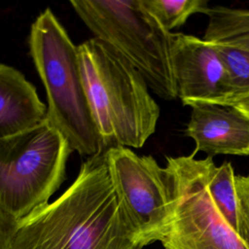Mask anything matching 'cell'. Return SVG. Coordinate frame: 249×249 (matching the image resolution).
Returning a JSON list of instances; mask_svg holds the SVG:
<instances>
[{"label": "cell", "mask_w": 249, "mask_h": 249, "mask_svg": "<svg viewBox=\"0 0 249 249\" xmlns=\"http://www.w3.org/2000/svg\"><path fill=\"white\" fill-rule=\"evenodd\" d=\"M117 195L144 246L159 241L173 211L168 173L152 156L117 146L104 151Z\"/></svg>", "instance_id": "cell-7"}, {"label": "cell", "mask_w": 249, "mask_h": 249, "mask_svg": "<svg viewBox=\"0 0 249 249\" xmlns=\"http://www.w3.org/2000/svg\"><path fill=\"white\" fill-rule=\"evenodd\" d=\"M195 154L166 158L173 211L159 241L164 249H249L217 210L207 189L210 161Z\"/></svg>", "instance_id": "cell-6"}, {"label": "cell", "mask_w": 249, "mask_h": 249, "mask_svg": "<svg viewBox=\"0 0 249 249\" xmlns=\"http://www.w3.org/2000/svg\"><path fill=\"white\" fill-rule=\"evenodd\" d=\"M214 45L229 74L231 107L249 96V51L226 44Z\"/></svg>", "instance_id": "cell-14"}, {"label": "cell", "mask_w": 249, "mask_h": 249, "mask_svg": "<svg viewBox=\"0 0 249 249\" xmlns=\"http://www.w3.org/2000/svg\"><path fill=\"white\" fill-rule=\"evenodd\" d=\"M171 57L177 97L183 105L231 106L229 74L214 44L193 35L173 33Z\"/></svg>", "instance_id": "cell-8"}, {"label": "cell", "mask_w": 249, "mask_h": 249, "mask_svg": "<svg viewBox=\"0 0 249 249\" xmlns=\"http://www.w3.org/2000/svg\"><path fill=\"white\" fill-rule=\"evenodd\" d=\"M70 5L95 38L126 58L159 97H177L171 57L173 33L142 0H72Z\"/></svg>", "instance_id": "cell-4"}, {"label": "cell", "mask_w": 249, "mask_h": 249, "mask_svg": "<svg viewBox=\"0 0 249 249\" xmlns=\"http://www.w3.org/2000/svg\"><path fill=\"white\" fill-rule=\"evenodd\" d=\"M18 224L0 207V249H9Z\"/></svg>", "instance_id": "cell-16"}, {"label": "cell", "mask_w": 249, "mask_h": 249, "mask_svg": "<svg viewBox=\"0 0 249 249\" xmlns=\"http://www.w3.org/2000/svg\"><path fill=\"white\" fill-rule=\"evenodd\" d=\"M104 152L89 158L55 200L19 221L9 249H143Z\"/></svg>", "instance_id": "cell-1"}, {"label": "cell", "mask_w": 249, "mask_h": 249, "mask_svg": "<svg viewBox=\"0 0 249 249\" xmlns=\"http://www.w3.org/2000/svg\"><path fill=\"white\" fill-rule=\"evenodd\" d=\"M85 87L104 149L141 148L153 135L160 106L136 68L107 43L78 46Z\"/></svg>", "instance_id": "cell-2"}, {"label": "cell", "mask_w": 249, "mask_h": 249, "mask_svg": "<svg viewBox=\"0 0 249 249\" xmlns=\"http://www.w3.org/2000/svg\"><path fill=\"white\" fill-rule=\"evenodd\" d=\"M71 153L46 119L0 138V207L19 222L48 204L65 179Z\"/></svg>", "instance_id": "cell-5"}, {"label": "cell", "mask_w": 249, "mask_h": 249, "mask_svg": "<svg viewBox=\"0 0 249 249\" xmlns=\"http://www.w3.org/2000/svg\"><path fill=\"white\" fill-rule=\"evenodd\" d=\"M192 107L185 134L196 143L193 154L249 156V118L233 106L197 103Z\"/></svg>", "instance_id": "cell-9"}, {"label": "cell", "mask_w": 249, "mask_h": 249, "mask_svg": "<svg viewBox=\"0 0 249 249\" xmlns=\"http://www.w3.org/2000/svg\"><path fill=\"white\" fill-rule=\"evenodd\" d=\"M46 115L36 88L19 70L0 62V138L41 123Z\"/></svg>", "instance_id": "cell-10"}, {"label": "cell", "mask_w": 249, "mask_h": 249, "mask_svg": "<svg viewBox=\"0 0 249 249\" xmlns=\"http://www.w3.org/2000/svg\"><path fill=\"white\" fill-rule=\"evenodd\" d=\"M234 180V170L230 161H224L219 166L215 165L213 160L210 161L207 173L208 192L220 215L240 237L241 229Z\"/></svg>", "instance_id": "cell-11"}, {"label": "cell", "mask_w": 249, "mask_h": 249, "mask_svg": "<svg viewBox=\"0 0 249 249\" xmlns=\"http://www.w3.org/2000/svg\"><path fill=\"white\" fill-rule=\"evenodd\" d=\"M204 15L208 18V24L202 38L206 42L219 44L249 33V9L209 6Z\"/></svg>", "instance_id": "cell-12"}, {"label": "cell", "mask_w": 249, "mask_h": 249, "mask_svg": "<svg viewBox=\"0 0 249 249\" xmlns=\"http://www.w3.org/2000/svg\"><path fill=\"white\" fill-rule=\"evenodd\" d=\"M241 239L249 247V174L237 175L234 180Z\"/></svg>", "instance_id": "cell-15"}, {"label": "cell", "mask_w": 249, "mask_h": 249, "mask_svg": "<svg viewBox=\"0 0 249 249\" xmlns=\"http://www.w3.org/2000/svg\"><path fill=\"white\" fill-rule=\"evenodd\" d=\"M219 44H226V45L237 48V49L249 51V33L229 39V40H227L223 43H219Z\"/></svg>", "instance_id": "cell-17"}, {"label": "cell", "mask_w": 249, "mask_h": 249, "mask_svg": "<svg viewBox=\"0 0 249 249\" xmlns=\"http://www.w3.org/2000/svg\"><path fill=\"white\" fill-rule=\"evenodd\" d=\"M233 107L236 108L238 111H240L241 113H243L245 116H247L249 118V96L242 99L240 102L235 104Z\"/></svg>", "instance_id": "cell-18"}, {"label": "cell", "mask_w": 249, "mask_h": 249, "mask_svg": "<svg viewBox=\"0 0 249 249\" xmlns=\"http://www.w3.org/2000/svg\"><path fill=\"white\" fill-rule=\"evenodd\" d=\"M29 52L47 95L46 120L66 139L72 152L89 158L105 151L83 78L78 47L53 11L34 20Z\"/></svg>", "instance_id": "cell-3"}, {"label": "cell", "mask_w": 249, "mask_h": 249, "mask_svg": "<svg viewBox=\"0 0 249 249\" xmlns=\"http://www.w3.org/2000/svg\"><path fill=\"white\" fill-rule=\"evenodd\" d=\"M145 8L168 31L182 26L194 14H204L206 0H142Z\"/></svg>", "instance_id": "cell-13"}]
</instances>
